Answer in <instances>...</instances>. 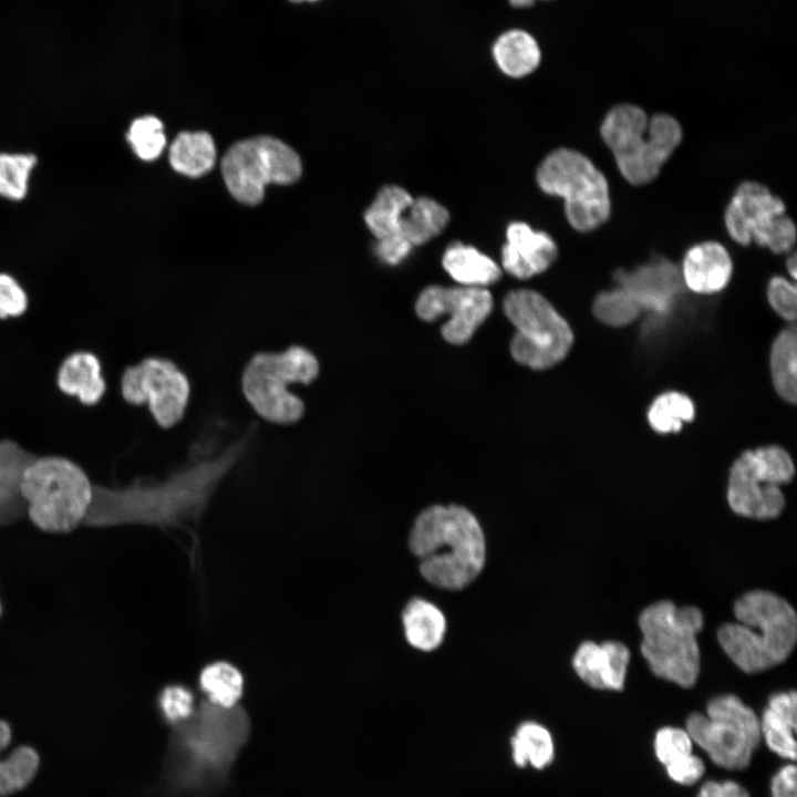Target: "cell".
<instances>
[{
    "label": "cell",
    "instance_id": "60d3db41",
    "mask_svg": "<svg viewBox=\"0 0 797 797\" xmlns=\"http://www.w3.org/2000/svg\"><path fill=\"white\" fill-rule=\"evenodd\" d=\"M665 767L669 777L681 785H693L705 772L703 760L692 753L666 764Z\"/></svg>",
    "mask_w": 797,
    "mask_h": 797
},
{
    "label": "cell",
    "instance_id": "484cf974",
    "mask_svg": "<svg viewBox=\"0 0 797 797\" xmlns=\"http://www.w3.org/2000/svg\"><path fill=\"white\" fill-rule=\"evenodd\" d=\"M215 161V143L207 132H183L169 147L172 167L189 177L206 174L213 168Z\"/></svg>",
    "mask_w": 797,
    "mask_h": 797
},
{
    "label": "cell",
    "instance_id": "8992f818",
    "mask_svg": "<svg viewBox=\"0 0 797 797\" xmlns=\"http://www.w3.org/2000/svg\"><path fill=\"white\" fill-rule=\"evenodd\" d=\"M703 623L698 608H679L667 600L655 602L641 612V653L654 675L682 687L695 684L701 662L696 635Z\"/></svg>",
    "mask_w": 797,
    "mask_h": 797
},
{
    "label": "cell",
    "instance_id": "5b68a950",
    "mask_svg": "<svg viewBox=\"0 0 797 797\" xmlns=\"http://www.w3.org/2000/svg\"><path fill=\"white\" fill-rule=\"evenodd\" d=\"M600 133L622 176L633 185L654 179L682 139L681 125L673 116L656 114L649 118L632 104L612 107Z\"/></svg>",
    "mask_w": 797,
    "mask_h": 797
},
{
    "label": "cell",
    "instance_id": "30bf717a",
    "mask_svg": "<svg viewBox=\"0 0 797 797\" xmlns=\"http://www.w3.org/2000/svg\"><path fill=\"white\" fill-rule=\"evenodd\" d=\"M174 745L190 774L218 770L239 751L249 732V720L238 704L225 707L205 698L194 713L176 725Z\"/></svg>",
    "mask_w": 797,
    "mask_h": 797
},
{
    "label": "cell",
    "instance_id": "7bdbcfd3",
    "mask_svg": "<svg viewBox=\"0 0 797 797\" xmlns=\"http://www.w3.org/2000/svg\"><path fill=\"white\" fill-rule=\"evenodd\" d=\"M772 797H797L796 767L788 764L770 782Z\"/></svg>",
    "mask_w": 797,
    "mask_h": 797
},
{
    "label": "cell",
    "instance_id": "ac0fdd59",
    "mask_svg": "<svg viewBox=\"0 0 797 797\" xmlns=\"http://www.w3.org/2000/svg\"><path fill=\"white\" fill-rule=\"evenodd\" d=\"M630 660L628 648L617 641L597 644L583 642L576 651L572 665L578 676L597 690L621 691Z\"/></svg>",
    "mask_w": 797,
    "mask_h": 797
},
{
    "label": "cell",
    "instance_id": "f1b7e54d",
    "mask_svg": "<svg viewBox=\"0 0 797 797\" xmlns=\"http://www.w3.org/2000/svg\"><path fill=\"white\" fill-rule=\"evenodd\" d=\"M11 739L9 725L0 720V756ZM39 756L34 749L21 746L0 757V797L15 793L27 786L37 773Z\"/></svg>",
    "mask_w": 797,
    "mask_h": 797
},
{
    "label": "cell",
    "instance_id": "7c38bea8",
    "mask_svg": "<svg viewBox=\"0 0 797 797\" xmlns=\"http://www.w3.org/2000/svg\"><path fill=\"white\" fill-rule=\"evenodd\" d=\"M794 474L790 455L779 446L769 445L744 452L729 472V507L735 514L747 518H776L785 506L780 487L788 484Z\"/></svg>",
    "mask_w": 797,
    "mask_h": 797
},
{
    "label": "cell",
    "instance_id": "836d02e7",
    "mask_svg": "<svg viewBox=\"0 0 797 797\" xmlns=\"http://www.w3.org/2000/svg\"><path fill=\"white\" fill-rule=\"evenodd\" d=\"M38 158L29 153H0V196L22 200L29 189V179Z\"/></svg>",
    "mask_w": 797,
    "mask_h": 797
},
{
    "label": "cell",
    "instance_id": "f546056e",
    "mask_svg": "<svg viewBox=\"0 0 797 797\" xmlns=\"http://www.w3.org/2000/svg\"><path fill=\"white\" fill-rule=\"evenodd\" d=\"M511 756L518 767L531 765L536 769L547 767L555 756L550 732L539 723H521L510 739Z\"/></svg>",
    "mask_w": 797,
    "mask_h": 797
},
{
    "label": "cell",
    "instance_id": "277c9868",
    "mask_svg": "<svg viewBox=\"0 0 797 797\" xmlns=\"http://www.w3.org/2000/svg\"><path fill=\"white\" fill-rule=\"evenodd\" d=\"M93 494L85 470L63 456H35L21 480L28 517L48 532H68L84 522Z\"/></svg>",
    "mask_w": 797,
    "mask_h": 797
},
{
    "label": "cell",
    "instance_id": "74e56055",
    "mask_svg": "<svg viewBox=\"0 0 797 797\" xmlns=\"http://www.w3.org/2000/svg\"><path fill=\"white\" fill-rule=\"evenodd\" d=\"M693 741L686 729L679 727H663L654 738L656 758L666 764L692 753Z\"/></svg>",
    "mask_w": 797,
    "mask_h": 797
},
{
    "label": "cell",
    "instance_id": "7dc6e473",
    "mask_svg": "<svg viewBox=\"0 0 797 797\" xmlns=\"http://www.w3.org/2000/svg\"><path fill=\"white\" fill-rule=\"evenodd\" d=\"M288 1L291 3H294V4H300V3H315V2H319L320 0H288Z\"/></svg>",
    "mask_w": 797,
    "mask_h": 797
},
{
    "label": "cell",
    "instance_id": "d6a6232c",
    "mask_svg": "<svg viewBox=\"0 0 797 797\" xmlns=\"http://www.w3.org/2000/svg\"><path fill=\"white\" fill-rule=\"evenodd\" d=\"M694 416L692 400L675 391L659 395L648 411L651 427L660 434L677 433L683 424L692 422Z\"/></svg>",
    "mask_w": 797,
    "mask_h": 797
},
{
    "label": "cell",
    "instance_id": "4fadbf2b",
    "mask_svg": "<svg viewBox=\"0 0 797 797\" xmlns=\"http://www.w3.org/2000/svg\"><path fill=\"white\" fill-rule=\"evenodd\" d=\"M302 172L297 153L283 142L258 136L234 144L225 154L221 173L230 194L248 205L260 203L268 184H291Z\"/></svg>",
    "mask_w": 797,
    "mask_h": 797
},
{
    "label": "cell",
    "instance_id": "1f68e13d",
    "mask_svg": "<svg viewBox=\"0 0 797 797\" xmlns=\"http://www.w3.org/2000/svg\"><path fill=\"white\" fill-rule=\"evenodd\" d=\"M244 676L239 669L225 661L205 665L199 674V686L209 702L231 707L238 704L244 692Z\"/></svg>",
    "mask_w": 797,
    "mask_h": 797
},
{
    "label": "cell",
    "instance_id": "cb8c5ba5",
    "mask_svg": "<svg viewBox=\"0 0 797 797\" xmlns=\"http://www.w3.org/2000/svg\"><path fill=\"white\" fill-rule=\"evenodd\" d=\"M491 53L499 70L510 77H524L532 73L541 61L538 42L521 29L501 33L494 42Z\"/></svg>",
    "mask_w": 797,
    "mask_h": 797
},
{
    "label": "cell",
    "instance_id": "83f0119b",
    "mask_svg": "<svg viewBox=\"0 0 797 797\" xmlns=\"http://www.w3.org/2000/svg\"><path fill=\"white\" fill-rule=\"evenodd\" d=\"M412 195L396 185L380 189L371 206L364 213V220L377 238L398 235L402 217L413 201Z\"/></svg>",
    "mask_w": 797,
    "mask_h": 797
},
{
    "label": "cell",
    "instance_id": "2e32d148",
    "mask_svg": "<svg viewBox=\"0 0 797 797\" xmlns=\"http://www.w3.org/2000/svg\"><path fill=\"white\" fill-rule=\"evenodd\" d=\"M493 309V297L486 288L429 286L417 298L415 310L425 321L449 315L442 325L443 338L452 344H464Z\"/></svg>",
    "mask_w": 797,
    "mask_h": 797
},
{
    "label": "cell",
    "instance_id": "d6986e66",
    "mask_svg": "<svg viewBox=\"0 0 797 797\" xmlns=\"http://www.w3.org/2000/svg\"><path fill=\"white\" fill-rule=\"evenodd\" d=\"M733 265L727 250L718 242L693 246L684 256L682 273L685 284L702 294L723 290L732 276Z\"/></svg>",
    "mask_w": 797,
    "mask_h": 797
},
{
    "label": "cell",
    "instance_id": "7402d4cb",
    "mask_svg": "<svg viewBox=\"0 0 797 797\" xmlns=\"http://www.w3.org/2000/svg\"><path fill=\"white\" fill-rule=\"evenodd\" d=\"M796 702L795 691L772 695L759 721L760 735L769 749L793 762L796 759Z\"/></svg>",
    "mask_w": 797,
    "mask_h": 797
},
{
    "label": "cell",
    "instance_id": "603a6c76",
    "mask_svg": "<svg viewBox=\"0 0 797 797\" xmlns=\"http://www.w3.org/2000/svg\"><path fill=\"white\" fill-rule=\"evenodd\" d=\"M442 263L446 272L465 287L486 288L501 276L499 266L490 257L462 242L446 248Z\"/></svg>",
    "mask_w": 797,
    "mask_h": 797
},
{
    "label": "cell",
    "instance_id": "3957f363",
    "mask_svg": "<svg viewBox=\"0 0 797 797\" xmlns=\"http://www.w3.org/2000/svg\"><path fill=\"white\" fill-rule=\"evenodd\" d=\"M734 614L737 622L723 624L717 640L742 671L757 673L788 658L797 639V617L785 599L769 591H749L736 600Z\"/></svg>",
    "mask_w": 797,
    "mask_h": 797
},
{
    "label": "cell",
    "instance_id": "ee69618b",
    "mask_svg": "<svg viewBox=\"0 0 797 797\" xmlns=\"http://www.w3.org/2000/svg\"><path fill=\"white\" fill-rule=\"evenodd\" d=\"M697 797H749V795L743 786L735 782L708 780L702 785Z\"/></svg>",
    "mask_w": 797,
    "mask_h": 797
},
{
    "label": "cell",
    "instance_id": "8fae6325",
    "mask_svg": "<svg viewBox=\"0 0 797 797\" xmlns=\"http://www.w3.org/2000/svg\"><path fill=\"white\" fill-rule=\"evenodd\" d=\"M686 731L713 763L727 769L747 767L762 737L758 717L733 694L712 698L706 714L690 715Z\"/></svg>",
    "mask_w": 797,
    "mask_h": 797
},
{
    "label": "cell",
    "instance_id": "7a4b0ae2",
    "mask_svg": "<svg viewBox=\"0 0 797 797\" xmlns=\"http://www.w3.org/2000/svg\"><path fill=\"white\" fill-rule=\"evenodd\" d=\"M408 546L422 576L446 590L470 584L485 565L486 544L476 517L457 505H434L414 521Z\"/></svg>",
    "mask_w": 797,
    "mask_h": 797
},
{
    "label": "cell",
    "instance_id": "ba28073f",
    "mask_svg": "<svg viewBox=\"0 0 797 797\" xmlns=\"http://www.w3.org/2000/svg\"><path fill=\"white\" fill-rule=\"evenodd\" d=\"M536 177L545 193L563 198L566 217L576 230H593L609 218L607 179L581 153L569 148L553 151L542 161Z\"/></svg>",
    "mask_w": 797,
    "mask_h": 797
},
{
    "label": "cell",
    "instance_id": "d590c367",
    "mask_svg": "<svg viewBox=\"0 0 797 797\" xmlns=\"http://www.w3.org/2000/svg\"><path fill=\"white\" fill-rule=\"evenodd\" d=\"M126 139L136 156L146 162L156 159L166 146L163 123L153 115L135 118L130 125Z\"/></svg>",
    "mask_w": 797,
    "mask_h": 797
},
{
    "label": "cell",
    "instance_id": "4316f807",
    "mask_svg": "<svg viewBox=\"0 0 797 797\" xmlns=\"http://www.w3.org/2000/svg\"><path fill=\"white\" fill-rule=\"evenodd\" d=\"M448 220V210L436 200L414 198L402 217L398 235L413 247L423 245L439 235Z\"/></svg>",
    "mask_w": 797,
    "mask_h": 797
},
{
    "label": "cell",
    "instance_id": "4dcf8cb0",
    "mask_svg": "<svg viewBox=\"0 0 797 797\" xmlns=\"http://www.w3.org/2000/svg\"><path fill=\"white\" fill-rule=\"evenodd\" d=\"M797 337L795 327L783 330L774 340L770 350L772 379L778 395L796 403V349Z\"/></svg>",
    "mask_w": 797,
    "mask_h": 797
},
{
    "label": "cell",
    "instance_id": "b9f144b4",
    "mask_svg": "<svg viewBox=\"0 0 797 797\" xmlns=\"http://www.w3.org/2000/svg\"><path fill=\"white\" fill-rule=\"evenodd\" d=\"M413 249V246L402 236L392 235L380 238L375 245L377 257L387 265L395 266L403 261Z\"/></svg>",
    "mask_w": 797,
    "mask_h": 797
},
{
    "label": "cell",
    "instance_id": "6da1fadb",
    "mask_svg": "<svg viewBox=\"0 0 797 797\" xmlns=\"http://www.w3.org/2000/svg\"><path fill=\"white\" fill-rule=\"evenodd\" d=\"M246 434L210 458L193 460L161 480L136 479L124 487L94 485L84 522L180 527L197 522L221 480L242 457Z\"/></svg>",
    "mask_w": 797,
    "mask_h": 797
},
{
    "label": "cell",
    "instance_id": "e575fe53",
    "mask_svg": "<svg viewBox=\"0 0 797 797\" xmlns=\"http://www.w3.org/2000/svg\"><path fill=\"white\" fill-rule=\"evenodd\" d=\"M641 303L627 289L601 292L594 300L593 313L603 323L622 327L634 321Z\"/></svg>",
    "mask_w": 797,
    "mask_h": 797
},
{
    "label": "cell",
    "instance_id": "e0dca14e",
    "mask_svg": "<svg viewBox=\"0 0 797 797\" xmlns=\"http://www.w3.org/2000/svg\"><path fill=\"white\" fill-rule=\"evenodd\" d=\"M501 249V266L518 279H528L546 271L558 257V247L545 231L534 230L520 221L511 222Z\"/></svg>",
    "mask_w": 797,
    "mask_h": 797
},
{
    "label": "cell",
    "instance_id": "9a60e30c",
    "mask_svg": "<svg viewBox=\"0 0 797 797\" xmlns=\"http://www.w3.org/2000/svg\"><path fill=\"white\" fill-rule=\"evenodd\" d=\"M190 393L185 373L170 360L149 356L127 366L121 394L132 405H147L157 425L169 428L184 416Z\"/></svg>",
    "mask_w": 797,
    "mask_h": 797
},
{
    "label": "cell",
    "instance_id": "52a82bcc",
    "mask_svg": "<svg viewBox=\"0 0 797 797\" xmlns=\"http://www.w3.org/2000/svg\"><path fill=\"white\" fill-rule=\"evenodd\" d=\"M319 371L318 359L302 345H291L277 353H256L244 369L242 393L263 420L280 425L293 424L303 416L306 406L289 386L310 384Z\"/></svg>",
    "mask_w": 797,
    "mask_h": 797
},
{
    "label": "cell",
    "instance_id": "9c48e42d",
    "mask_svg": "<svg viewBox=\"0 0 797 797\" xmlns=\"http://www.w3.org/2000/svg\"><path fill=\"white\" fill-rule=\"evenodd\" d=\"M504 312L516 327L510 342L513 358L534 370L549 369L568 354L573 333L567 321L539 292L510 291L504 299Z\"/></svg>",
    "mask_w": 797,
    "mask_h": 797
},
{
    "label": "cell",
    "instance_id": "d4e9b609",
    "mask_svg": "<svg viewBox=\"0 0 797 797\" xmlns=\"http://www.w3.org/2000/svg\"><path fill=\"white\" fill-rule=\"evenodd\" d=\"M402 621L405 638L413 648L433 651L442 644L446 620L432 602L421 598L412 599L403 610Z\"/></svg>",
    "mask_w": 797,
    "mask_h": 797
},
{
    "label": "cell",
    "instance_id": "ab89813d",
    "mask_svg": "<svg viewBox=\"0 0 797 797\" xmlns=\"http://www.w3.org/2000/svg\"><path fill=\"white\" fill-rule=\"evenodd\" d=\"M28 309V296L10 275L0 273V319L17 318Z\"/></svg>",
    "mask_w": 797,
    "mask_h": 797
},
{
    "label": "cell",
    "instance_id": "f6af8a7d",
    "mask_svg": "<svg viewBox=\"0 0 797 797\" xmlns=\"http://www.w3.org/2000/svg\"><path fill=\"white\" fill-rule=\"evenodd\" d=\"M787 269L790 276L796 279L797 262L795 255L790 256V258L787 260Z\"/></svg>",
    "mask_w": 797,
    "mask_h": 797
},
{
    "label": "cell",
    "instance_id": "f35d334b",
    "mask_svg": "<svg viewBox=\"0 0 797 797\" xmlns=\"http://www.w3.org/2000/svg\"><path fill=\"white\" fill-rule=\"evenodd\" d=\"M797 291L794 283L783 277H774L767 287V298L773 310L787 321L796 319Z\"/></svg>",
    "mask_w": 797,
    "mask_h": 797
},
{
    "label": "cell",
    "instance_id": "ffe728a7",
    "mask_svg": "<svg viewBox=\"0 0 797 797\" xmlns=\"http://www.w3.org/2000/svg\"><path fill=\"white\" fill-rule=\"evenodd\" d=\"M35 456L13 439H0V525L14 522L27 514L21 480Z\"/></svg>",
    "mask_w": 797,
    "mask_h": 797
},
{
    "label": "cell",
    "instance_id": "5bb4252c",
    "mask_svg": "<svg viewBox=\"0 0 797 797\" xmlns=\"http://www.w3.org/2000/svg\"><path fill=\"white\" fill-rule=\"evenodd\" d=\"M728 235L741 245L752 241L776 253L788 251L796 240V227L785 215V205L765 186L744 182L725 213Z\"/></svg>",
    "mask_w": 797,
    "mask_h": 797
},
{
    "label": "cell",
    "instance_id": "bcb514c9",
    "mask_svg": "<svg viewBox=\"0 0 797 797\" xmlns=\"http://www.w3.org/2000/svg\"><path fill=\"white\" fill-rule=\"evenodd\" d=\"M515 8H527L534 4L536 0H508Z\"/></svg>",
    "mask_w": 797,
    "mask_h": 797
},
{
    "label": "cell",
    "instance_id": "8d00e7d4",
    "mask_svg": "<svg viewBox=\"0 0 797 797\" xmlns=\"http://www.w3.org/2000/svg\"><path fill=\"white\" fill-rule=\"evenodd\" d=\"M158 703L164 717L173 724L187 720L196 708L193 692L182 684L165 686Z\"/></svg>",
    "mask_w": 797,
    "mask_h": 797
},
{
    "label": "cell",
    "instance_id": "44dd1931",
    "mask_svg": "<svg viewBox=\"0 0 797 797\" xmlns=\"http://www.w3.org/2000/svg\"><path fill=\"white\" fill-rule=\"evenodd\" d=\"M56 383L61 392L89 406L97 404L106 390L101 362L89 351L69 354L60 364Z\"/></svg>",
    "mask_w": 797,
    "mask_h": 797
}]
</instances>
